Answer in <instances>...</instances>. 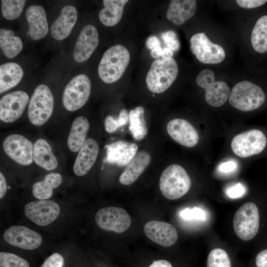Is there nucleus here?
I'll list each match as a JSON object with an SVG mask.
<instances>
[{
    "label": "nucleus",
    "instance_id": "1",
    "mask_svg": "<svg viewBox=\"0 0 267 267\" xmlns=\"http://www.w3.org/2000/svg\"><path fill=\"white\" fill-rule=\"evenodd\" d=\"M130 60L128 50L121 44L111 46L104 53L98 67L100 78L106 84L118 80L124 73Z\"/></svg>",
    "mask_w": 267,
    "mask_h": 267
},
{
    "label": "nucleus",
    "instance_id": "2",
    "mask_svg": "<svg viewBox=\"0 0 267 267\" xmlns=\"http://www.w3.org/2000/svg\"><path fill=\"white\" fill-rule=\"evenodd\" d=\"M178 72V64L173 58H160L155 60L146 78L148 89L156 93L164 92L175 81Z\"/></svg>",
    "mask_w": 267,
    "mask_h": 267
},
{
    "label": "nucleus",
    "instance_id": "3",
    "mask_svg": "<svg viewBox=\"0 0 267 267\" xmlns=\"http://www.w3.org/2000/svg\"><path fill=\"white\" fill-rule=\"evenodd\" d=\"M191 179L185 170L178 164L168 166L162 173L159 181L160 191L170 200L178 199L189 190Z\"/></svg>",
    "mask_w": 267,
    "mask_h": 267
},
{
    "label": "nucleus",
    "instance_id": "4",
    "mask_svg": "<svg viewBox=\"0 0 267 267\" xmlns=\"http://www.w3.org/2000/svg\"><path fill=\"white\" fill-rule=\"evenodd\" d=\"M261 216L260 209L256 203L248 202L236 212L233 227L236 235L243 241L255 238L261 229Z\"/></svg>",
    "mask_w": 267,
    "mask_h": 267
},
{
    "label": "nucleus",
    "instance_id": "5",
    "mask_svg": "<svg viewBox=\"0 0 267 267\" xmlns=\"http://www.w3.org/2000/svg\"><path fill=\"white\" fill-rule=\"evenodd\" d=\"M265 100V94L259 86L249 81L236 84L229 96L230 104L242 111H250L260 107Z\"/></svg>",
    "mask_w": 267,
    "mask_h": 267
},
{
    "label": "nucleus",
    "instance_id": "6",
    "mask_svg": "<svg viewBox=\"0 0 267 267\" xmlns=\"http://www.w3.org/2000/svg\"><path fill=\"white\" fill-rule=\"evenodd\" d=\"M53 107V96L49 88L44 84L38 86L28 105V116L31 123L37 126L44 125L50 118Z\"/></svg>",
    "mask_w": 267,
    "mask_h": 267
},
{
    "label": "nucleus",
    "instance_id": "7",
    "mask_svg": "<svg viewBox=\"0 0 267 267\" xmlns=\"http://www.w3.org/2000/svg\"><path fill=\"white\" fill-rule=\"evenodd\" d=\"M91 91L89 78L85 74L73 77L65 86L62 102L64 108L69 111H75L87 102Z\"/></svg>",
    "mask_w": 267,
    "mask_h": 267
},
{
    "label": "nucleus",
    "instance_id": "8",
    "mask_svg": "<svg viewBox=\"0 0 267 267\" xmlns=\"http://www.w3.org/2000/svg\"><path fill=\"white\" fill-rule=\"evenodd\" d=\"M267 143L264 134L260 130L253 129L235 135L232 139L231 148L236 156L247 158L261 153Z\"/></svg>",
    "mask_w": 267,
    "mask_h": 267
},
{
    "label": "nucleus",
    "instance_id": "9",
    "mask_svg": "<svg viewBox=\"0 0 267 267\" xmlns=\"http://www.w3.org/2000/svg\"><path fill=\"white\" fill-rule=\"evenodd\" d=\"M190 49L197 59L205 64H218L225 57L223 48L212 43L204 33L194 34L190 39Z\"/></svg>",
    "mask_w": 267,
    "mask_h": 267
},
{
    "label": "nucleus",
    "instance_id": "10",
    "mask_svg": "<svg viewBox=\"0 0 267 267\" xmlns=\"http://www.w3.org/2000/svg\"><path fill=\"white\" fill-rule=\"evenodd\" d=\"M95 220L101 229L118 233L125 232L131 224V219L127 212L116 207L99 209L95 214Z\"/></svg>",
    "mask_w": 267,
    "mask_h": 267
},
{
    "label": "nucleus",
    "instance_id": "11",
    "mask_svg": "<svg viewBox=\"0 0 267 267\" xmlns=\"http://www.w3.org/2000/svg\"><path fill=\"white\" fill-rule=\"evenodd\" d=\"M2 147L6 155L16 163L22 166L32 163L34 144L24 136L11 134L3 140Z\"/></svg>",
    "mask_w": 267,
    "mask_h": 267
},
{
    "label": "nucleus",
    "instance_id": "12",
    "mask_svg": "<svg viewBox=\"0 0 267 267\" xmlns=\"http://www.w3.org/2000/svg\"><path fill=\"white\" fill-rule=\"evenodd\" d=\"M60 212L58 204L52 200L31 201L25 205L26 217L35 224L44 226L49 225L58 217Z\"/></svg>",
    "mask_w": 267,
    "mask_h": 267
},
{
    "label": "nucleus",
    "instance_id": "13",
    "mask_svg": "<svg viewBox=\"0 0 267 267\" xmlns=\"http://www.w3.org/2000/svg\"><path fill=\"white\" fill-rule=\"evenodd\" d=\"M29 101L28 94L23 90L7 93L0 99V119L5 123H13L22 115Z\"/></svg>",
    "mask_w": 267,
    "mask_h": 267
},
{
    "label": "nucleus",
    "instance_id": "14",
    "mask_svg": "<svg viewBox=\"0 0 267 267\" xmlns=\"http://www.w3.org/2000/svg\"><path fill=\"white\" fill-rule=\"evenodd\" d=\"M3 238L8 244L27 250L38 248L43 238L37 232L23 225H12L3 233Z\"/></svg>",
    "mask_w": 267,
    "mask_h": 267
},
{
    "label": "nucleus",
    "instance_id": "15",
    "mask_svg": "<svg viewBox=\"0 0 267 267\" xmlns=\"http://www.w3.org/2000/svg\"><path fill=\"white\" fill-rule=\"evenodd\" d=\"M145 235L153 242L163 247H170L178 240V235L175 227L168 222L151 221L143 226Z\"/></svg>",
    "mask_w": 267,
    "mask_h": 267
},
{
    "label": "nucleus",
    "instance_id": "16",
    "mask_svg": "<svg viewBox=\"0 0 267 267\" xmlns=\"http://www.w3.org/2000/svg\"><path fill=\"white\" fill-rule=\"evenodd\" d=\"M167 131L175 141L185 147H193L199 141L197 131L184 119L176 118L171 120L167 124Z\"/></svg>",
    "mask_w": 267,
    "mask_h": 267
},
{
    "label": "nucleus",
    "instance_id": "17",
    "mask_svg": "<svg viewBox=\"0 0 267 267\" xmlns=\"http://www.w3.org/2000/svg\"><path fill=\"white\" fill-rule=\"evenodd\" d=\"M98 34L92 25L85 26L77 40L73 51V58L78 63L87 61L98 44Z\"/></svg>",
    "mask_w": 267,
    "mask_h": 267
},
{
    "label": "nucleus",
    "instance_id": "18",
    "mask_svg": "<svg viewBox=\"0 0 267 267\" xmlns=\"http://www.w3.org/2000/svg\"><path fill=\"white\" fill-rule=\"evenodd\" d=\"M106 157L103 162L123 167L127 166L137 153V145L123 140L116 141L105 145Z\"/></svg>",
    "mask_w": 267,
    "mask_h": 267
},
{
    "label": "nucleus",
    "instance_id": "19",
    "mask_svg": "<svg viewBox=\"0 0 267 267\" xmlns=\"http://www.w3.org/2000/svg\"><path fill=\"white\" fill-rule=\"evenodd\" d=\"M99 152V146L93 138L86 139L78 151L73 170L74 174L79 177L87 174L96 161Z\"/></svg>",
    "mask_w": 267,
    "mask_h": 267
},
{
    "label": "nucleus",
    "instance_id": "20",
    "mask_svg": "<svg viewBox=\"0 0 267 267\" xmlns=\"http://www.w3.org/2000/svg\"><path fill=\"white\" fill-rule=\"evenodd\" d=\"M25 17L29 25L27 35H29L33 40L43 39L48 31L46 14L44 7L39 5L29 6L26 10Z\"/></svg>",
    "mask_w": 267,
    "mask_h": 267
},
{
    "label": "nucleus",
    "instance_id": "21",
    "mask_svg": "<svg viewBox=\"0 0 267 267\" xmlns=\"http://www.w3.org/2000/svg\"><path fill=\"white\" fill-rule=\"evenodd\" d=\"M77 13L74 6L68 5L62 8L50 28L51 35L54 39L61 41L70 35L76 22Z\"/></svg>",
    "mask_w": 267,
    "mask_h": 267
},
{
    "label": "nucleus",
    "instance_id": "22",
    "mask_svg": "<svg viewBox=\"0 0 267 267\" xmlns=\"http://www.w3.org/2000/svg\"><path fill=\"white\" fill-rule=\"evenodd\" d=\"M150 161L151 156L148 152L142 150L137 153L121 174L120 182L126 185L134 183L149 165Z\"/></svg>",
    "mask_w": 267,
    "mask_h": 267
},
{
    "label": "nucleus",
    "instance_id": "23",
    "mask_svg": "<svg viewBox=\"0 0 267 267\" xmlns=\"http://www.w3.org/2000/svg\"><path fill=\"white\" fill-rule=\"evenodd\" d=\"M196 10V0H173L170 3L166 17L174 24L180 25L191 18Z\"/></svg>",
    "mask_w": 267,
    "mask_h": 267
},
{
    "label": "nucleus",
    "instance_id": "24",
    "mask_svg": "<svg viewBox=\"0 0 267 267\" xmlns=\"http://www.w3.org/2000/svg\"><path fill=\"white\" fill-rule=\"evenodd\" d=\"M33 161L37 165L47 171L55 170L58 164L51 145L43 138L37 139L34 143Z\"/></svg>",
    "mask_w": 267,
    "mask_h": 267
},
{
    "label": "nucleus",
    "instance_id": "25",
    "mask_svg": "<svg viewBox=\"0 0 267 267\" xmlns=\"http://www.w3.org/2000/svg\"><path fill=\"white\" fill-rule=\"evenodd\" d=\"M89 129L88 120L84 116H79L72 122L67 139V145L73 152L79 151L86 140Z\"/></svg>",
    "mask_w": 267,
    "mask_h": 267
},
{
    "label": "nucleus",
    "instance_id": "26",
    "mask_svg": "<svg viewBox=\"0 0 267 267\" xmlns=\"http://www.w3.org/2000/svg\"><path fill=\"white\" fill-rule=\"evenodd\" d=\"M128 0H104V7L99 14L101 22L106 26H115L120 21Z\"/></svg>",
    "mask_w": 267,
    "mask_h": 267
},
{
    "label": "nucleus",
    "instance_id": "27",
    "mask_svg": "<svg viewBox=\"0 0 267 267\" xmlns=\"http://www.w3.org/2000/svg\"><path fill=\"white\" fill-rule=\"evenodd\" d=\"M23 71L16 63L7 62L0 66V93L16 86L21 81Z\"/></svg>",
    "mask_w": 267,
    "mask_h": 267
},
{
    "label": "nucleus",
    "instance_id": "28",
    "mask_svg": "<svg viewBox=\"0 0 267 267\" xmlns=\"http://www.w3.org/2000/svg\"><path fill=\"white\" fill-rule=\"evenodd\" d=\"M61 175L57 173L47 174L43 180L35 182L32 187L34 196L39 200H46L52 195L53 189L61 183Z\"/></svg>",
    "mask_w": 267,
    "mask_h": 267
},
{
    "label": "nucleus",
    "instance_id": "29",
    "mask_svg": "<svg viewBox=\"0 0 267 267\" xmlns=\"http://www.w3.org/2000/svg\"><path fill=\"white\" fill-rule=\"evenodd\" d=\"M144 114V109L140 106L132 109L129 113V131L133 138L137 141L142 140L148 133Z\"/></svg>",
    "mask_w": 267,
    "mask_h": 267
},
{
    "label": "nucleus",
    "instance_id": "30",
    "mask_svg": "<svg viewBox=\"0 0 267 267\" xmlns=\"http://www.w3.org/2000/svg\"><path fill=\"white\" fill-rule=\"evenodd\" d=\"M230 93V88L225 82L217 81L205 89V98L208 104L218 107L226 102Z\"/></svg>",
    "mask_w": 267,
    "mask_h": 267
},
{
    "label": "nucleus",
    "instance_id": "31",
    "mask_svg": "<svg viewBox=\"0 0 267 267\" xmlns=\"http://www.w3.org/2000/svg\"><path fill=\"white\" fill-rule=\"evenodd\" d=\"M0 46L4 55L8 58H12L18 55L23 48L21 40L15 36L11 30L0 29Z\"/></svg>",
    "mask_w": 267,
    "mask_h": 267
},
{
    "label": "nucleus",
    "instance_id": "32",
    "mask_svg": "<svg viewBox=\"0 0 267 267\" xmlns=\"http://www.w3.org/2000/svg\"><path fill=\"white\" fill-rule=\"evenodd\" d=\"M251 44L254 49L259 53L267 51V15L260 17L252 30Z\"/></svg>",
    "mask_w": 267,
    "mask_h": 267
},
{
    "label": "nucleus",
    "instance_id": "33",
    "mask_svg": "<svg viewBox=\"0 0 267 267\" xmlns=\"http://www.w3.org/2000/svg\"><path fill=\"white\" fill-rule=\"evenodd\" d=\"M26 1L23 0H1V13L7 20H12L18 18L24 8Z\"/></svg>",
    "mask_w": 267,
    "mask_h": 267
},
{
    "label": "nucleus",
    "instance_id": "34",
    "mask_svg": "<svg viewBox=\"0 0 267 267\" xmlns=\"http://www.w3.org/2000/svg\"><path fill=\"white\" fill-rule=\"evenodd\" d=\"M207 267H232L227 253L222 249L215 248L208 255Z\"/></svg>",
    "mask_w": 267,
    "mask_h": 267
},
{
    "label": "nucleus",
    "instance_id": "35",
    "mask_svg": "<svg viewBox=\"0 0 267 267\" xmlns=\"http://www.w3.org/2000/svg\"><path fill=\"white\" fill-rule=\"evenodd\" d=\"M129 120V113L126 109H123L120 111L117 119H115L111 115H108L104 120L105 130L109 133H112L120 127L127 124Z\"/></svg>",
    "mask_w": 267,
    "mask_h": 267
},
{
    "label": "nucleus",
    "instance_id": "36",
    "mask_svg": "<svg viewBox=\"0 0 267 267\" xmlns=\"http://www.w3.org/2000/svg\"><path fill=\"white\" fill-rule=\"evenodd\" d=\"M0 267H30L24 259L11 253H0Z\"/></svg>",
    "mask_w": 267,
    "mask_h": 267
},
{
    "label": "nucleus",
    "instance_id": "37",
    "mask_svg": "<svg viewBox=\"0 0 267 267\" xmlns=\"http://www.w3.org/2000/svg\"><path fill=\"white\" fill-rule=\"evenodd\" d=\"M196 81L198 86L205 90L215 82V74L210 69H203L197 76Z\"/></svg>",
    "mask_w": 267,
    "mask_h": 267
},
{
    "label": "nucleus",
    "instance_id": "38",
    "mask_svg": "<svg viewBox=\"0 0 267 267\" xmlns=\"http://www.w3.org/2000/svg\"><path fill=\"white\" fill-rule=\"evenodd\" d=\"M180 216L183 219L188 221H205L206 217L205 212L198 207L185 208L180 211Z\"/></svg>",
    "mask_w": 267,
    "mask_h": 267
},
{
    "label": "nucleus",
    "instance_id": "39",
    "mask_svg": "<svg viewBox=\"0 0 267 267\" xmlns=\"http://www.w3.org/2000/svg\"><path fill=\"white\" fill-rule=\"evenodd\" d=\"M161 38L167 47L173 51L179 49L180 43L176 33L174 31H167L162 33L161 34Z\"/></svg>",
    "mask_w": 267,
    "mask_h": 267
},
{
    "label": "nucleus",
    "instance_id": "40",
    "mask_svg": "<svg viewBox=\"0 0 267 267\" xmlns=\"http://www.w3.org/2000/svg\"><path fill=\"white\" fill-rule=\"evenodd\" d=\"M64 259L59 253H55L44 261L41 267H63Z\"/></svg>",
    "mask_w": 267,
    "mask_h": 267
},
{
    "label": "nucleus",
    "instance_id": "41",
    "mask_svg": "<svg viewBox=\"0 0 267 267\" xmlns=\"http://www.w3.org/2000/svg\"><path fill=\"white\" fill-rule=\"evenodd\" d=\"M246 189L240 183H237L229 187L226 190V195L231 198L241 197L245 192Z\"/></svg>",
    "mask_w": 267,
    "mask_h": 267
},
{
    "label": "nucleus",
    "instance_id": "42",
    "mask_svg": "<svg viewBox=\"0 0 267 267\" xmlns=\"http://www.w3.org/2000/svg\"><path fill=\"white\" fill-rule=\"evenodd\" d=\"M151 55L156 59L160 58L172 57L173 51L167 47L162 48L160 46L151 50Z\"/></svg>",
    "mask_w": 267,
    "mask_h": 267
},
{
    "label": "nucleus",
    "instance_id": "43",
    "mask_svg": "<svg viewBox=\"0 0 267 267\" xmlns=\"http://www.w3.org/2000/svg\"><path fill=\"white\" fill-rule=\"evenodd\" d=\"M238 5L245 8H252L264 4L267 0H237L236 1Z\"/></svg>",
    "mask_w": 267,
    "mask_h": 267
},
{
    "label": "nucleus",
    "instance_id": "44",
    "mask_svg": "<svg viewBox=\"0 0 267 267\" xmlns=\"http://www.w3.org/2000/svg\"><path fill=\"white\" fill-rule=\"evenodd\" d=\"M255 262L256 267H267V248L257 254Z\"/></svg>",
    "mask_w": 267,
    "mask_h": 267
},
{
    "label": "nucleus",
    "instance_id": "45",
    "mask_svg": "<svg viewBox=\"0 0 267 267\" xmlns=\"http://www.w3.org/2000/svg\"><path fill=\"white\" fill-rule=\"evenodd\" d=\"M237 168L236 162L232 160L226 161L221 163L218 166V170L222 173H228L233 172Z\"/></svg>",
    "mask_w": 267,
    "mask_h": 267
},
{
    "label": "nucleus",
    "instance_id": "46",
    "mask_svg": "<svg viewBox=\"0 0 267 267\" xmlns=\"http://www.w3.org/2000/svg\"><path fill=\"white\" fill-rule=\"evenodd\" d=\"M146 45L151 50L157 47L160 46V42L159 39L156 36H151L146 41Z\"/></svg>",
    "mask_w": 267,
    "mask_h": 267
},
{
    "label": "nucleus",
    "instance_id": "47",
    "mask_svg": "<svg viewBox=\"0 0 267 267\" xmlns=\"http://www.w3.org/2000/svg\"><path fill=\"white\" fill-rule=\"evenodd\" d=\"M7 190V184L5 178L3 174L0 172V199L5 195Z\"/></svg>",
    "mask_w": 267,
    "mask_h": 267
},
{
    "label": "nucleus",
    "instance_id": "48",
    "mask_svg": "<svg viewBox=\"0 0 267 267\" xmlns=\"http://www.w3.org/2000/svg\"><path fill=\"white\" fill-rule=\"evenodd\" d=\"M149 267H173L171 264L165 260H159L154 262Z\"/></svg>",
    "mask_w": 267,
    "mask_h": 267
}]
</instances>
